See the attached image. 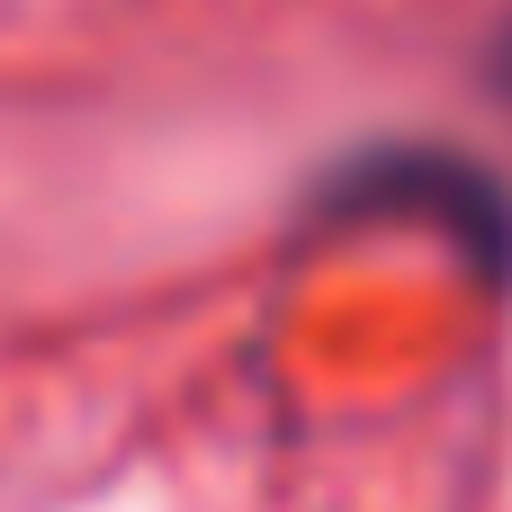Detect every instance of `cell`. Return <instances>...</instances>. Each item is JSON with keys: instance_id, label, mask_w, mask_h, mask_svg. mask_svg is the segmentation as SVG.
Masks as SVG:
<instances>
[{"instance_id": "obj_2", "label": "cell", "mask_w": 512, "mask_h": 512, "mask_svg": "<svg viewBox=\"0 0 512 512\" xmlns=\"http://www.w3.org/2000/svg\"><path fill=\"white\" fill-rule=\"evenodd\" d=\"M495 72H504V81H512V36H504V45H495Z\"/></svg>"}, {"instance_id": "obj_1", "label": "cell", "mask_w": 512, "mask_h": 512, "mask_svg": "<svg viewBox=\"0 0 512 512\" xmlns=\"http://www.w3.org/2000/svg\"><path fill=\"white\" fill-rule=\"evenodd\" d=\"M333 207L369 216V207H396V216H432L441 234H459L468 261H486L495 279L512 270V198L495 171H477L468 153H432V144H387L369 162H351L333 180Z\"/></svg>"}]
</instances>
